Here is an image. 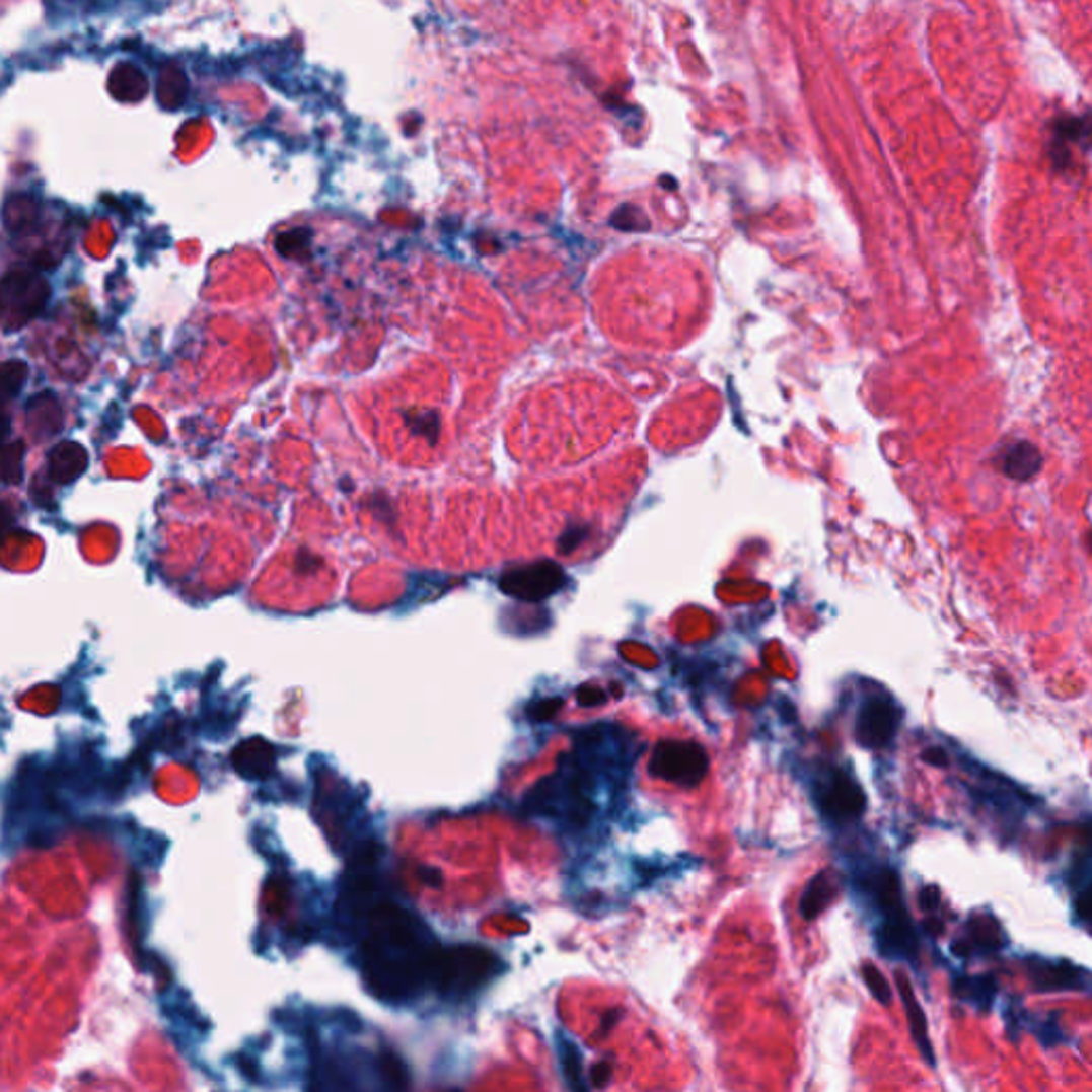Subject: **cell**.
Masks as SVG:
<instances>
[{
	"label": "cell",
	"mask_w": 1092,
	"mask_h": 1092,
	"mask_svg": "<svg viewBox=\"0 0 1092 1092\" xmlns=\"http://www.w3.org/2000/svg\"><path fill=\"white\" fill-rule=\"evenodd\" d=\"M374 860H355L338 902V926L355 941L365 988L388 1005H410L438 993L446 947L404 904L380 894Z\"/></svg>",
	"instance_id": "6da1fadb"
},
{
	"label": "cell",
	"mask_w": 1092,
	"mask_h": 1092,
	"mask_svg": "<svg viewBox=\"0 0 1092 1092\" xmlns=\"http://www.w3.org/2000/svg\"><path fill=\"white\" fill-rule=\"evenodd\" d=\"M871 896L881 914V926L875 931V943L881 956L914 962L920 954V937L914 929L902 900V885L894 871L883 869L871 881Z\"/></svg>",
	"instance_id": "7a4b0ae2"
},
{
	"label": "cell",
	"mask_w": 1092,
	"mask_h": 1092,
	"mask_svg": "<svg viewBox=\"0 0 1092 1092\" xmlns=\"http://www.w3.org/2000/svg\"><path fill=\"white\" fill-rule=\"evenodd\" d=\"M504 968L498 954L479 945H450L446 947L438 995L448 1001H463L479 993Z\"/></svg>",
	"instance_id": "3957f363"
},
{
	"label": "cell",
	"mask_w": 1092,
	"mask_h": 1092,
	"mask_svg": "<svg viewBox=\"0 0 1092 1092\" xmlns=\"http://www.w3.org/2000/svg\"><path fill=\"white\" fill-rule=\"evenodd\" d=\"M709 767L711 761L703 745L691 740H662L653 749L649 773L655 779L691 790L705 781Z\"/></svg>",
	"instance_id": "277c9868"
},
{
	"label": "cell",
	"mask_w": 1092,
	"mask_h": 1092,
	"mask_svg": "<svg viewBox=\"0 0 1092 1092\" xmlns=\"http://www.w3.org/2000/svg\"><path fill=\"white\" fill-rule=\"evenodd\" d=\"M566 585V572L560 564L542 560L514 566L500 576L502 593L521 602H542Z\"/></svg>",
	"instance_id": "5b68a950"
},
{
	"label": "cell",
	"mask_w": 1092,
	"mask_h": 1092,
	"mask_svg": "<svg viewBox=\"0 0 1092 1092\" xmlns=\"http://www.w3.org/2000/svg\"><path fill=\"white\" fill-rule=\"evenodd\" d=\"M48 297V284L34 274L11 272L0 280V314L17 322V326L34 318Z\"/></svg>",
	"instance_id": "8992f818"
},
{
	"label": "cell",
	"mask_w": 1092,
	"mask_h": 1092,
	"mask_svg": "<svg viewBox=\"0 0 1092 1092\" xmlns=\"http://www.w3.org/2000/svg\"><path fill=\"white\" fill-rule=\"evenodd\" d=\"M902 721V711L890 696H871L856 717V740L867 749L892 745Z\"/></svg>",
	"instance_id": "52a82bcc"
},
{
	"label": "cell",
	"mask_w": 1092,
	"mask_h": 1092,
	"mask_svg": "<svg viewBox=\"0 0 1092 1092\" xmlns=\"http://www.w3.org/2000/svg\"><path fill=\"white\" fill-rule=\"evenodd\" d=\"M1026 973L1039 993H1059V991H1088L1090 977L1088 971L1071 960L1059 958L1049 960L1041 956H1028L1024 960Z\"/></svg>",
	"instance_id": "ba28073f"
},
{
	"label": "cell",
	"mask_w": 1092,
	"mask_h": 1092,
	"mask_svg": "<svg viewBox=\"0 0 1092 1092\" xmlns=\"http://www.w3.org/2000/svg\"><path fill=\"white\" fill-rule=\"evenodd\" d=\"M821 811L836 821H850L862 815L864 796L856 781L848 775L832 771L817 790Z\"/></svg>",
	"instance_id": "9c48e42d"
},
{
	"label": "cell",
	"mask_w": 1092,
	"mask_h": 1092,
	"mask_svg": "<svg viewBox=\"0 0 1092 1092\" xmlns=\"http://www.w3.org/2000/svg\"><path fill=\"white\" fill-rule=\"evenodd\" d=\"M1005 943H1007V937L1001 929V924L997 922V918L988 914H977L966 922L964 937L952 945V950L960 958L993 956L1003 950Z\"/></svg>",
	"instance_id": "30bf717a"
},
{
	"label": "cell",
	"mask_w": 1092,
	"mask_h": 1092,
	"mask_svg": "<svg viewBox=\"0 0 1092 1092\" xmlns=\"http://www.w3.org/2000/svg\"><path fill=\"white\" fill-rule=\"evenodd\" d=\"M896 986L900 991L906 1022H909V1033L914 1037L918 1052H920V1057L924 1059L926 1065L935 1069L937 1059H935V1047H933L931 1035H929V1022H926L924 1009H922V1005H920V1001H918V997L914 993V986H912V981H909V977H906L904 971H896Z\"/></svg>",
	"instance_id": "8fae6325"
},
{
	"label": "cell",
	"mask_w": 1092,
	"mask_h": 1092,
	"mask_svg": "<svg viewBox=\"0 0 1092 1092\" xmlns=\"http://www.w3.org/2000/svg\"><path fill=\"white\" fill-rule=\"evenodd\" d=\"M88 467V452L77 442H60L50 452V477L58 485L75 483Z\"/></svg>",
	"instance_id": "7c38bea8"
},
{
	"label": "cell",
	"mask_w": 1092,
	"mask_h": 1092,
	"mask_svg": "<svg viewBox=\"0 0 1092 1092\" xmlns=\"http://www.w3.org/2000/svg\"><path fill=\"white\" fill-rule=\"evenodd\" d=\"M274 747L267 740L252 738L245 740L233 753V767L237 773L248 779H263L274 771Z\"/></svg>",
	"instance_id": "4fadbf2b"
},
{
	"label": "cell",
	"mask_w": 1092,
	"mask_h": 1092,
	"mask_svg": "<svg viewBox=\"0 0 1092 1092\" xmlns=\"http://www.w3.org/2000/svg\"><path fill=\"white\" fill-rule=\"evenodd\" d=\"M1001 469L1014 481H1030L1041 469V452L1030 442H1014L1001 452Z\"/></svg>",
	"instance_id": "5bb4252c"
},
{
	"label": "cell",
	"mask_w": 1092,
	"mask_h": 1092,
	"mask_svg": "<svg viewBox=\"0 0 1092 1092\" xmlns=\"http://www.w3.org/2000/svg\"><path fill=\"white\" fill-rule=\"evenodd\" d=\"M954 997L962 1003L977 1007L979 1012H991L997 999L999 984L993 973L981 975H960L954 979Z\"/></svg>",
	"instance_id": "9a60e30c"
},
{
	"label": "cell",
	"mask_w": 1092,
	"mask_h": 1092,
	"mask_svg": "<svg viewBox=\"0 0 1092 1092\" xmlns=\"http://www.w3.org/2000/svg\"><path fill=\"white\" fill-rule=\"evenodd\" d=\"M836 881L830 871L817 873L809 883L805 892L800 896V916L807 922H813L823 912L828 909L832 900L836 898Z\"/></svg>",
	"instance_id": "2e32d148"
},
{
	"label": "cell",
	"mask_w": 1092,
	"mask_h": 1092,
	"mask_svg": "<svg viewBox=\"0 0 1092 1092\" xmlns=\"http://www.w3.org/2000/svg\"><path fill=\"white\" fill-rule=\"evenodd\" d=\"M146 898H143V885L139 877L131 879L129 885V922L133 926V943L135 954L139 958L141 968H146V950H143V939H146Z\"/></svg>",
	"instance_id": "e0dca14e"
},
{
	"label": "cell",
	"mask_w": 1092,
	"mask_h": 1092,
	"mask_svg": "<svg viewBox=\"0 0 1092 1092\" xmlns=\"http://www.w3.org/2000/svg\"><path fill=\"white\" fill-rule=\"evenodd\" d=\"M558 1054H560L562 1071H564V1078L568 1082L570 1092H589V1086H587V1080H585V1074H583L581 1054H579V1049H576V1045L570 1039L560 1037Z\"/></svg>",
	"instance_id": "ac0fdd59"
},
{
	"label": "cell",
	"mask_w": 1092,
	"mask_h": 1092,
	"mask_svg": "<svg viewBox=\"0 0 1092 1092\" xmlns=\"http://www.w3.org/2000/svg\"><path fill=\"white\" fill-rule=\"evenodd\" d=\"M28 378V365L24 361H7L0 365V402L15 397Z\"/></svg>",
	"instance_id": "d6986e66"
},
{
	"label": "cell",
	"mask_w": 1092,
	"mask_h": 1092,
	"mask_svg": "<svg viewBox=\"0 0 1092 1092\" xmlns=\"http://www.w3.org/2000/svg\"><path fill=\"white\" fill-rule=\"evenodd\" d=\"M22 442L7 444L0 450V477H3L5 483H19V479H22Z\"/></svg>",
	"instance_id": "ffe728a7"
},
{
	"label": "cell",
	"mask_w": 1092,
	"mask_h": 1092,
	"mask_svg": "<svg viewBox=\"0 0 1092 1092\" xmlns=\"http://www.w3.org/2000/svg\"><path fill=\"white\" fill-rule=\"evenodd\" d=\"M862 979H864V984H867L869 993L873 995V999H875L879 1005L888 1007V1005L892 1003L890 984H888V979H885V975L879 971V968H877L875 964H871V962L862 964Z\"/></svg>",
	"instance_id": "44dd1931"
},
{
	"label": "cell",
	"mask_w": 1092,
	"mask_h": 1092,
	"mask_svg": "<svg viewBox=\"0 0 1092 1092\" xmlns=\"http://www.w3.org/2000/svg\"><path fill=\"white\" fill-rule=\"evenodd\" d=\"M587 533H589V527H587V525H570V527L560 535L558 551H560L562 555H568V553H572L574 549H579V547L587 540Z\"/></svg>",
	"instance_id": "7402d4cb"
},
{
	"label": "cell",
	"mask_w": 1092,
	"mask_h": 1092,
	"mask_svg": "<svg viewBox=\"0 0 1092 1092\" xmlns=\"http://www.w3.org/2000/svg\"><path fill=\"white\" fill-rule=\"evenodd\" d=\"M562 705L564 703L560 698H547V700H540V703H533L529 707V715H531L533 721H547V719H551L555 713L560 711Z\"/></svg>",
	"instance_id": "603a6c76"
},
{
	"label": "cell",
	"mask_w": 1092,
	"mask_h": 1092,
	"mask_svg": "<svg viewBox=\"0 0 1092 1092\" xmlns=\"http://www.w3.org/2000/svg\"><path fill=\"white\" fill-rule=\"evenodd\" d=\"M606 700V694L602 689H595V687H583L579 691V705L583 707H595V705H602Z\"/></svg>",
	"instance_id": "cb8c5ba5"
},
{
	"label": "cell",
	"mask_w": 1092,
	"mask_h": 1092,
	"mask_svg": "<svg viewBox=\"0 0 1092 1092\" xmlns=\"http://www.w3.org/2000/svg\"><path fill=\"white\" fill-rule=\"evenodd\" d=\"M920 906L924 912H935L939 906V890L935 888V885H929V888H924L920 892Z\"/></svg>",
	"instance_id": "d4e9b609"
},
{
	"label": "cell",
	"mask_w": 1092,
	"mask_h": 1092,
	"mask_svg": "<svg viewBox=\"0 0 1092 1092\" xmlns=\"http://www.w3.org/2000/svg\"><path fill=\"white\" fill-rule=\"evenodd\" d=\"M922 759H924V761H929V765H933V767H947V755H945V751L939 749V747L926 749V751L922 753Z\"/></svg>",
	"instance_id": "484cf974"
},
{
	"label": "cell",
	"mask_w": 1092,
	"mask_h": 1092,
	"mask_svg": "<svg viewBox=\"0 0 1092 1092\" xmlns=\"http://www.w3.org/2000/svg\"><path fill=\"white\" fill-rule=\"evenodd\" d=\"M608 1078H610V1065L600 1063V1065L593 1067V1084L595 1086H604L608 1082Z\"/></svg>",
	"instance_id": "4316f807"
},
{
	"label": "cell",
	"mask_w": 1092,
	"mask_h": 1092,
	"mask_svg": "<svg viewBox=\"0 0 1092 1092\" xmlns=\"http://www.w3.org/2000/svg\"><path fill=\"white\" fill-rule=\"evenodd\" d=\"M7 434H9V421H7L5 415H0V450H3V442H5Z\"/></svg>",
	"instance_id": "83f0119b"
}]
</instances>
